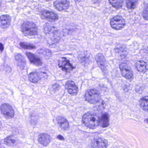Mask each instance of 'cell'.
<instances>
[{
    "mask_svg": "<svg viewBox=\"0 0 148 148\" xmlns=\"http://www.w3.org/2000/svg\"><path fill=\"white\" fill-rule=\"evenodd\" d=\"M83 124L87 127L90 129L97 128L101 123V118L98 115L92 112H87L83 116Z\"/></svg>",
    "mask_w": 148,
    "mask_h": 148,
    "instance_id": "cell-1",
    "label": "cell"
},
{
    "mask_svg": "<svg viewBox=\"0 0 148 148\" xmlns=\"http://www.w3.org/2000/svg\"><path fill=\"white\" fill-rule=\"evenodd\" d=\"M22 32L26 36L36 35L38 33L37 26L34 23L26 21L23 23L21 27Z\"/></svg>",
    "mask_w": 148,
    "mask_h": 148,
    "instance_id": "cell-2",
    "label": "cell"
},
{
    "mask_svg": "<svg viewBox=\"0 0 148 148\" xmlns=\"http://www.w3.org/2000/svg\"><path fill=\"white\" fill-rule=\"evenodd\" d=\"M84 97L86 101L89 103L96 104L101 101V95L97 90L91 89L86 91Z\"/></svg>",
    "mask_w": 148,
    "mask_h": 148,
    "instance_id": "cell-3",
    "label": "cell"
},
{
    "mask_svg": "<svg viewBox=\"0 0 148 148\" xmlns=\"http://www.w3.org/2000/svg\"><path fill=\"white\" fill-rule=\"evenodd\" d=\"M125 20L121 16H117L111 19L110 25L114 29L120 30L123 28L125 26Z\"/></svg>",
    "mask_w": 148,
    "mask_h": 148,
    "instance_id": "cell-4",
    "label": "cell"
},
{
    "mask_svg": "<svg viewBox=\"0 0 148 148\" xmlns=\"http://www.w3.org/2000/svg\"><path fill=\"white\" fill-rule=\"evenodd\" d=\"M1 111L2 114L8 119H11L14 116V111L12 106L8 103H4L2 104L1 107Z\"/></svg>",
    "mask_w": 148,
    "mask_h": 148,
    "instance_id": "cell-5",
    "label": "cell"
},
{
    "mask_svg": "<svg viewBox=\"0 0 148 148\" xmlns=\"http://www.w3.org/2000/svg\"><path fill=\"white\" fill-rule=\"evenodd\" d=\"M120 69L123 77L127 79H132L134 76V73L131 68L126 63H121Z\"/></svg>",
    "mask_w": 148,
    "mask_h": 148,
    "instance_id": "cell-6",
    "label": "cell"
},
{
    "mask_svg": "<svg viewBox=\"0 0 148 148\" xmlns=\"http://www.w3.org/2000/svg\"><path fill=\"white\" fill-rule=\"evenodd\" d=\"M58 66L63 71L66 73H70L75 69L74 67L70 63L69 60L64 57L61 58L59 61Z\"/></svg>",
    "mask_w": 148,
    "mask_h": 148,
    "instance_id": "cell-7",
    "label": "cell"
},
{
    "mask_svg": "<svg viewBox=\"0 0 148 148\" xmlns=\"http://www.w3.org/2000/svg\"><path fill=\"white\" fill-rule=\"evenodd\" d=\"M41 18L43 20L50 22L55 21L58 20L59 18L58 15L54 12L47 10L42 11L41 13Z\"/></svg>",
    "mask_w": 148,
    "mask_h": 148,
    "instance_id": "cell-8",
    "label": "cell"
},
{
    "mask_svg": "<svg viewBox=\"0 0 148 148\" xmlns=\"http://www.w3.org/2000/svg\"><path fill=\"white\" fill-rule=\"evenodd\" d=\"M91 145L94 148H107L108 142L104 138H96L92 140Z\"/></svg>",
    "mask_w": 148,
    "mask_h": 148,
    "instance_id": "cell-9",
    "label": "cell"
},
{
    "mask_svg": "<svg viewBox=\"0 0 148 148\" xmlns=\"http://www.w3.org/2000/svg\"><path fill=\"white\" fill-rule=\"evenodd\" d=\"M65 87L69 94L72 95H76L78 93V87L73 81H67L65 84Z\"/></svg>",
    "mask_w": 148,
    "mask_h": 148,
    "instance_id": "cell-10",
    "label": "cell"
},
{
    "mask_svg": "<svg viewBox=\"0 0 148 148\" xmlns=\"http://www.w3.org/2000/svg\"><path fill=\"white\" fill-rule=\"evenodd\" d=\"M55 8L59 11H62L67 9L70 6L68 0H57L54 2Z\"/></svg>",
    "mask_w": 148,
    "mask_h": 148,
    "instance_id": "cell-11",
    "label": "cell"
},
{
    "mask_svg": "<svg viewBox=\"0 0 148 148\" xmlns=\"http://www.w3.org/2000/svg\"><path fill=\"white\" fill-rule=\"evenodd\" d=\"M95 59L100 68L103 72H105L107 70V64L104 56L102 54L99 53L96 55Z\"/></svg>",
    "mask_w": 148,
    "mask_h": 148,
    "instance_id": "cell-12",
    "label": "cell"
},
{
    "mask_svg": "<svg viewBox=\"0 0 148 148\" xmlns=\"http://www.w3.org/2000/svg\"><path fill=\"white\" fill-rule=\"evenodd\" d=\"M26 54L30 61L32 64L36 66H40L42 65L43 62L36 55L30 52H26Z\"/></svg>",
    "mask_w": 148,
    "mask_h": 148,
    "instance_id": "cell-13",
    "label": "cell"
},
{
    "mask_svg": "<svg viewBox=\"0 0 148 148\" xmlns=\"http://www.w3.org/2000/svg\"><path fill=\"white\" fill-rule=\"evenodd\" d=\"M38 140L40 144L44 146H47L50 143L51 138L50 136L47 134H41L38 136Z\"/></svg>",
    "mask_w": 148,
    "mask_h": 148,
    "instance_id": "cell-14",
    "label": "cell"
},
{
    "mask_svg": "<svg viewBox=\"0 0 148 148\" xmlns=\"http://www.w3.org/2000/svg\"><path fill=\"white\" fill-rule=\"evenodd\" d=\"M135 68L138 72L145 73L148 70V63L143 60L138 61L136 63Z\"/></svg>",
    "mask_w": 148,
    "mask_h": 148,
    "instance_id": "cell-15",
    "label": "cell"
},
{
    "mask_svg": "<svg viewBox=\"0 0 148 148\" xmlns=\"http://www.w3.org/2000/svg\"><path fill=\"white\" fill-rule=\"evenodd\" d=\"M11 18L8 15H3L1 17V27L3 29L8 28L10 26Z\"/></svg>",
    "mask_w": 148,
    "mask_h": 148,
    "instance_id": "cell-16",
    "label": "cell"
},
{
    "mask_svg": "<svg viewBox=\"0 0 148 148\" xmlns=\"http://www.w3.org/2000/svg\"><path fill=\"white\" fill-rule=\"evenodd\" d=\"M15 59L17 66L20 68L24 69L26 64V60L23 56L20 53H17L15 55Z\"/></svg>",
    "mask_w": 148,
    "mask_h": 148,
    "instance_id": "cell-17",
    "label": "cell"
},
{
    "mask_svg": "<svg viewBox=\"0 0 148 148\" xmlns=\"http://www.w3.org/2000/svg\"><path fill=\"white\" fill-rule=\"evenodd\" d=\"M56 121L60 127L63 130H66L69 127V123L66 119L63 116H57L56 118Z\"/></svg>",
    "mask_w": 148,
    "mask_h": 148,
    "instance_id": "cell-18",
    "label": "cell"
},
{
    "mask_svg": "<svg viewBox=\"0 0 148 148\" xmlns=\"http://www.w3.org/2000/svg\"><path fill=\"white\" fill-rule=\"evenodd\" d=\"M100 124L101 127L103 128L107 127L109 126V116L107 113H104L101 116Z\"/></svg>",
    "mask_w": 148,
    "mask_h": 148,
    "instance_id": "cell-19",
    "label": "cell"
},
{
    "mask_svg": "<svg viewBox=\"0 0 148 148\" xmlns=\"http://www.w3.org/2000/svg\"><path fill=\"white\" fill-rule=\"evenodd\" d=\"M28 79L31 82L36 83L41 80V77L38 73L33 72L29 75Z\"/></svg>",
    "mask_w": 148,
    "mask_h": 148,
    "instance_id": "cell-20",
    "label": "cell"
},
{
    "mask_svg": "<svg viewBox=\"0 0 148 148\" xmlns=\"http://www.w3.org/2000/svg\"><path fill=\"white\" fill-rule=\"evenodd\" d=\"M79 60L83 65H87L90 62V57L87 53H83L79 56Z\"/></svg>",
    "mask_w": 148,
    "mask_h": 148,
    "instance_id": "cell-21",
    "label": "cell"
},
{
    "mask_svg": "<svg viewBox=\"0 0 148 148\" xmlns=\"http://www.w3.org/2000/svg\"><path fill=\"white\" fill-rule=\"evenodd\" d=\"M43 31L46 34H51L56 33L57 32V29L55 27L48 23H46L43 27Z\"/></svg>",
    "mask_w": 148,
    "mask_h": 148,
    "instance_id": "cell-22",
    "label": "cell"
},
{
    "mask_svg": "<svg viewBox=\"0 0 148 148\" xmlns=\"http://www.w3.org/2000/svg\"><path fill=\"white\" fill-rule=\"evenodd\" d=\"M17 140L12 136L6 137L4 140V143L8 146L14 147L17 144Z\"/></svg>",
    "mask_w": 148,
    "mask_h": 148,
    "instance_id": "cell-23",
    "label": "cell"
},
{
    "mask_svg": "<svg viewBox=\"0 0 148 148\" xmlns=\"http://www.w3.org/2000/svg\"><path fill=\"white\" fill-rule=\"evenodd\" d=\"M140 104L144 111L148 112V96L142 97L140 100Z\"/></svg>",
    "mask_w": 148,
    "mask_h": 148,
    "instance_id": "cell-24",
    "label": "cell"
},
{
    "mask_svg": "<svg viewBox=\"0 0 148 148\" xmlns=\"http://www.w3.org/2000/svg\"><path fill=\"white\" fill-rule=\"evenodd\" d=\"M113 7L116 9H120L123 5V0H109Z\"/></svg>",
    "mask_w": 148,
    "mask_h": 148,
    "instance_id": "cell-25",
    "label": "cell"
},
{
    "mask_svg": "<svg viewBox=\"0 0 148 148\" xmlns=\"http://www.w3.org/2000/svg\"><path fill=\"white\" fill-rule=\"evenodd\" d=\"M138 3V0H126L127 7L129 9L135 8Z\"/></svg>",
    "mask_w": 148,
    "mask_h": 148,
    "instance_id": "cell-26",
    "label": "cell"
},
{
    "mask_svg": "<svg viewBox=\"0 0 148 148\" xmlns=\"http://www.w3.org/2000/svg\"><path fill=\"white\" fill-rule=\"evenodd\" d=\"M37 53L45 57H47L49 58L51 56V52L48 49H40L38 51Z\"/></svg>",
    "mask_w": 148,
    "mask_h": 148,
    "instance_id": "cell-27",
    "label": "cell"
},
{
    "mask_svg": "<svg viewBox=\"0 0 148 148\" xmlns=\"http://www.w3.org/2000/svg\"><path fill=\"white\" fill-rule=\"evenodd\" d=\"M20 46L21 48L24 49H32L36 48L35 46L34 45L26 42H21L20 43Z\"/></svg>",
    "mask_w": 148,
    "mask_h": 148,
    "instance_id": "cell-28",
    "label": "cell"
},
{
    "mask_svg": "<svg viewBox=\"0 0 148 148\" xmlns=\"http://www.w3.org/2000/svg\"><path fill=\"white\" fill-rule=\"evenodd\" d=\"M142 15L145 20L148 21V7L144 10Z\"/></svg>",
    "mask_w": 148,
    "mask_h": 148,
    "instance_id": "cell-29",
    "label": "cell"
},
{
    "mask_svg": "<svg viewBox=\"0 0 148 148\" xmlns=\"http://www.w3.org/2000/svg\"><path fill=\"white\" fill-rule=\"evenodd\" d=\"M53 88L55 90H56L60 88V86H59V84H54L53 85Z\"/></svg>",
    "mask_w": 148,
    "mask_h": 148,
    "instance_id": "cell-30",
    "label": "cell"
},
{
    "mask_svg": "<svg viewBox=\"0 0 148 148\" xmlns=\"http://www.w3.org/2000/svg\"><path fill=\"white\" fill-rule=\"evenodd\" d=\"M57 138H58V139H60V140H64L63 137L61 135L58 136H57Z\"/></svg>",
    "mask_w": 148,
    "mask_h": 148,
    "instance_id": "cell-31",
    "label": "cell"
},
{
    "mask_svg": "<svg viewBox=\"0 0 148 148\" xmlns=\"http://www.w3.org/2000/svg\"><path fill=\"white\" fill-rule=\"evenodd\" d=\"M3 49H4V48H3V44H2L1 43V52H2L3 51Z\"/></svg>",
    "mask_w": 148,
    "mask_h": 148,
    "instance_id": "cell-32",
    "label": "cell"
},
{
    "mask_svg": "<svg viewBox=\"0 0 148 148\" xmlns=\"http://www.w3.org/2000/svg\"><path fill=\"white\" fill-rule=\"evenodd\" d=\"M145 121H146L147 123H148V119H146V120H145Z\"/></svg>",
    "mask_w": 148,
    "mask_h": 148,
    "instance_id": "cell-33",
    "label": "cell"
},
{
    "mask_svg": "<svg viewBox=\"0 0 148 148\" xmlns=\"http://www.w3.org/2000/svg\"><path fill=\"white\" fill-rule=\"evenodd\" d=\"M76 1H77L80 2L81 1V0H76Z\"/></svg>",
    "mask_w": 148,
    "mask_h": 148,
    "instance_id": "cell-34",
    "label": "cell"
},
{
    "mask_svg": "<svg viewBox=\"0 0 148 148\" xmlns=\"http://www.w3.org/2000/svg\"><path fill=\"white\" fill-rule=\"evenodd\" d=\"M46 1H52V0H46Z\"/></svg>",
    "mask_w": 148,
    "mask_h": 148,
    "instance_id": "cell-35",
    "label": "cell"
}]
</instances>
